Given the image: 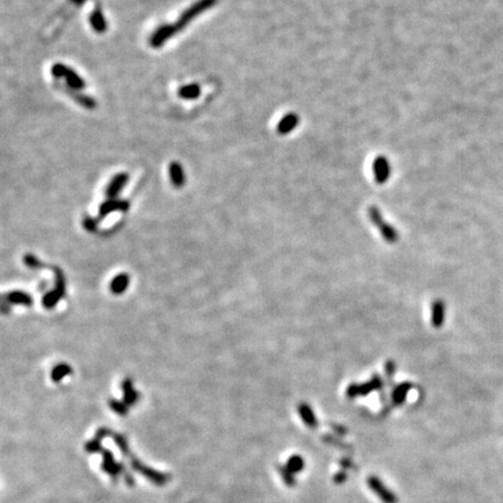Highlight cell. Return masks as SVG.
I'll use <instances>...</instances> for the list:
<instances>
[{"label": "cell", "mask_w": 503, "mask_h": 503, "mask_svg": "<svg viewBox=\"0 0 503 503\" xmlns=\"http://www.w3.org/2000/svg\"><path fill=\"white\" fill-rule=\"evenodd\" d=\"M50 73L52 75V77L56 79L64 78L65 82H67L68 88L76 90V91H82V90L86 88L85 80H84L74 69L68 67V65H64L62 63H55L51 67Z\"/></svg>", "instance_id": "6da1fadb"}, {"label": "cell", "mask_w": 503, "mask_h": 503, "mask_svg": "<svg viewBox=\"0 0 503 503\" xmlns=\"http://www.w3.org/2000/svg\"><path fill=\"white\" fill-rule=\"evenodd\" d=\"M217 1H218V0H198L197 2L192 4L190 7L186 8L185 11L179 15V18L177 19L176 23L174 24L175 25L177 32L179 33L181 30L184 29L194 19H196L198 15L204 13L205 11H207V9L216 5Z\"/></svg>", "instance_id": "7a4b0ae2"}, {"label": "cell", "mask_w": 503, "mask_h": 503, "mask_svg": "<svg viewBox=\"0 0 503 503\" xmlns=\"http://www.w3.org/2000/svg\"><path fill=\"white\" fill-rule=\"evenodd\" d=\"M368 487L383 503H397V498L391 490L375 475H371L367 480Z\"/></svg>", "instance_id": "3957f363"}, {"label": "cell", "mask_w": 503, "mask_h": 503, "mask_svg": "<svg viewBox=\"0 0 503 503\" xmlns=\"http://www.w3.org/2000/svg\"><path fill=\"white\" fill-rule=\"evenodd\" d=\"M177 32L175 25H162L156 30L151 34V39H149V43L153 48H161L164 43H166L168 40H170L172 37L175 35Z\"/></svg>", "instance_id": "277c9868"}, {"label": "cell", "mask_w": 503, "mask_h": 503, "mask_svg": "<svg viewBox=\"0 0 503 503\" xmlns=\"http://www.w3.org/2000/svg\"><path fill=\"white\" fill-rule=\"evenodd\" d=\"M373 172H374V178L377 183L378 184L386 183L391 174L390 163L388 158L386 156H382V155L375 157L374 162H373Z\"/></svg>", "instance_id": "5b68a950"}, {"label": "cell", "mask_w": 503, "mask_h": 503, "mask_svg": "<svg viewBox=\"0 0 503 503\" xmlns=\"http://www.w3.org/2000/svg\"><path fill=\"white\" fill-rule=\"evenodd\" d=\"M129 207V203L127 201L118 200V198H108L99 206V219L105 218L107 214L113 211H127Z\"/></svg>", "instance_id": "8992f818"}, {"label": "cell", "mask_w": 503, "mask_h": 503, "mask_svg": "<svg viewBox=\"0 0 503 503\" xmlns=\"http://www.w3.org/2000/svg\"><path fill=\"white\" fill-rule=\"evenodd\" d=\"M128 182V174L127 173H119L112 177V179L108 183L106 188V196L108 198H117V196L120 194L124 186Z\"/></svg>", "instance_id": "52a82bcc"}, {"label": "cell", "mask_w": 503, "mask_h": 503, "mask_svg": "<svg viewBox=\"0 0 503 503\" xmlns=\"http://www.w3.org/2000/svg\"><path fill=\"white\" fill-rule=\"evenodd\" d=\"M64 91L73 101H75L76 104L80 105V106L86 108V110H95V108L97 107V101H96V99L90 97L88 95H84L82 91H76V90L68 88V86H65Z\"/></svg>", "instance_id": "ba28073f"}, {"label": "cell", "mask_w": 503, "mask_h": 503, "mask_svg": "<svg viewBox=\"0 0 503 503\" xmlns=\"http://www.w3.org/2000/svg\"><path fill=\"white\" fill-rule=\"evenodd\" d=\"M298 124H300V117L297 116L296 113H288L282 118L281 120L278 121L277 126H276V130H277L278 134L285 135L291 133L293 130L296 128Z\"/></svg>", "instance_id": "9c48e42d"}, {"label": "cell", "mask_w": 503, "mask_h": 503, "mask_svg": "<svg viewBox=\"0 0 503 503\" xmlns=\"http://www.w3.org/2000/svg\"><path fill=\"white\" fill-rule=\"evenodd\" d=\"M369 217H371V219L377 225H378L382 229V233H384V235H386V238L388 239V240H391L394 241L396 239V232L394 231L393 227H390V226H388L386 223L383 222V219H382L381 214L380 212H378V210L377 209V207H371L369 209Z\"/></svg>", "instance_id": "30bf717a"}, {"label": "cell", "mask_w": 503, "mask_h": 503, "mask_svg": "<svg viewBox=\"0 0 503 503\" xmlns=\"http://www.w3.org/2000/svg\"><path fill=\"white\" fill-rule=\"evenodd\" d=\"M169 176L173 185L177 189H181L185 184V174L182 164L174 161L169 164Z\"/></svg>", "instance_id": "8fae6325"}, {"label": "cell", "mask_w": 503, "mask_h": 503, "mask_svg": "<svg viewBox=\"0 0 503 503\" xmlns=\"http://www.w3.org/2000/svg\"><path fill=\"white\" fill-rule=\"evenodd\" d=\"M89 23L91 25L92 29L98 34H104L107 30V21L102 14L101 9H93L89 17Z\"/></svg>", "instance_id": "7c38bea8"}, {"label": "cell", "mask_w": 503, "mask_h": 503, "mask_svg": "<svg viewBox=\"0 0 503 503\" xmlns=\"http://www.w3.org/2000/svg\"><path fill=\"white\" fill-rule=\"evenodd\" d=\"M201 86L198 84L192 83V84H186V85H183L178 89V97L182 99H185V101H194V99H197L201 96Z\"/></svg>", "instance_id": "4fadbf2b"}, {"label": "cell", "mask_w": 503, "mask_h": 503, "mask_svg": "<svg viewBox=\"0 0 503 503\" xmlns=\"http://www.w3.org/2000/svg\"><path fill=\"white\" fill-rule=\"evenodd\" d=\"M6 301L12 304H24V305H32L33 300L29 295L24 291H12L5 295Z\"/></svg>", "instance_id": "5bb4252c"}, {"label": "cell", "mask_w": 503, "mask_h": 503, "mask_svg": "<svg viewBox=\"0 0 503 503\" xmlns=\"http://www.w3.org/2000/svg\"><path fill=\"white\" fill-rule=\"evenodd\" d=\"M128 283H129V278L126 274L118 275L113 279H112V282L110 284L111 291L116 295L123 294L124 291L127 289V287H128Z\"/></svg>", "instance_id": "9a60e30c"}, {"label": "cell", "mask_w": 503, "mask_h": 503, "mask_svg": "<svg viewBox=\"0 0 503 503\" xmlns=\"http://www.w3.org/2000/svg\"><path fill=\"white\" fill-rule=\"evenodd\" d=\"M445 305L442 301H436L432 306V324L434 327H440L444 323Z\"/></svg>", "instance_id": "2e32d148"}, {"label": "cell", "mask_w": 503, "mask_h": 503, "mask_svg": "<svg viewBox=\"0 0 503 503\" xmlns=\"http://www.w3.org/2000/svg\"><path fill=\"white\" fill-rule=\"evenodd\" d=\"M300 414H301V417H302V419L304 421V423H305L306 425H309L310 428H316L317 427V419L315 417V414H313V411L311 410V408H310L309 405L306 404H302L300 406Z\"/></svg>", "instance_id": "e0dca14e"}, {"label": "cell", "mask_w": 503, "mask_h": 503, "mask_svg": "<svg viewBox=\"0 0 503 503\" xmlns=\"http://www.w3.org/2000/svg\"><path fill=\"white\" fill-rule=\"evenodd\" d=\"M123 389H124V397H125V402L127 404H134L138 400V393L133 389L132 381L125 380L123 382Z\"/></svg>", "instance_id": "ac0fdd59"}, {"label": "cell", "mask_w": 503, "mask_h": 503, "mask_svg": "<svg viewBox=\"0 0 503 503\" xmlns=\"http://www.w3.org/2000/svg\"><path fill=\"white\" fill-rule=\"evenodd\" d=\"M304 465L305 464H304V459L302 458V456L295 454L288 459L287 464H285V467H287L293 474H296V473H300V472L303 471Z\"/></svg>", "instance_id": "d6986e66"}, {"label": "cell", "mask_w": 503, "mask_h": 503, "mask_svg": "<svg viewBox=\"0 0 503 503\" xmlns=\"http://www.w3.org/2000/svg\"><path fill=\"white\" fill-rule=\"evenodd\" d=\"M70 374H71L70 366H68L67 363H61V365H57L54 369H52L51 378H52V381L58 382V381H61L63 377H67V375H70Z\"/></svg>", "instance_id": "ffe728a7"}, {"label": "cell", "mask_w": 503, "mask_h": 503, "mask_svg": "<svg viewBox=\"0 0 503 503\" xmlns=\"http://www.w3.org/2000/svg\"><path fill=\"white\" fill-rule=\"evenodd\" d=\"M61 298H62L61 295L54 289L52 291H49V293H47L45 295V297H43V300H42V303H43V305L47 307V309H52L56 304L60 302Z\"/></svg>", "instance_id": "44dd1931"}, {"label": "cell", "mask_w": 503, "mask_h": 503, "mask_svg": "<svg viewBox=\"0 0 503 503\" xmlns=\"http://www.w3.org/2000/svg\"><path fill=\"white\" fill-rule=\"evenodd\" d=\"M278 472H279V474H281L282 480L284 481V483L287 484L288 487H294L295 486V483H296V480H295L294 474L291 473V472L289 471L287 467H285V465L284 466H278Z\"/></svg>", "instance_id": "7402d4cb"}, {"label": "cell", "mask_w": 503, "mask_h": 503, "mask_svg": "<svg viewBox=\"0 0 503 503\" xmlns=\"http://www.w3.org/2000/svg\"><path fill=\"white\" fill-rule=\"evenodd\" d=\"M410 388H411V386H410L409 383H404L397 388V389L395 390V393H394V402L397 403V404H401V403L404 402L405 396H406V394H408Z\"/></svg>", "instance_id": "603a6c76"}, {"label": "cell", "mask_w": 503, "mask_h": 503, "mask_svg": "<svg viewBox=\"0 0 503 503\" xmlns=\"http://www.w3.org/2000/svg\"><path fill=\"white\" fill-rule=\"evenodd\" d=\"M24 262L25 265L29 267V268L32 269H36V268H41V267H43V265L41 263V261L37 260L35 256L34 255H30V254H28V255H26L24 257Z\"/></svg>", "instance_id": "cb8c5ba5"}, {"label": "cell", "mask_w": 503, "mask_h": 503, "mask_svg": "<svg viewBox=\"0 0 503 503\" xmlns=\"http://www.w3.org/2000/svg\"><path fill=\"white\" fill-rule=\"evenodd\" d=\"M83 226L85 227V229H88L89 232H95L96 229H97L98 220L92 218V217L90 216H86L83 220Z\"/></svg>", "instance_id": "d4e9b609"}, {"label": "cell", "mask_w": 503, "mask_h": 503, "mask_svg": "<svg viewBox=\"0 0 503 503\" xmlns=\"http://www.w3.org/2000/svg\"><path fill=\"white\" fill-rule=\"evenodd\" d=\"M110 404L112 408L114 409V411H117L118 414H126V405L125 403L119 402V401H111Z\"/></svg>", "instance_id": "484cf974"}, {"label": "cell", "mask_w": 503, "mask_h": 503, "mask_svg": "<svg viewBox=\"0 0 503 503\" xmlns=\"http://www.w3.org/2000/svg\"><path fill=\"white\" fill-rule=\"evenodd\" d=\"M345 480H346V474L343 473V472H340V473H338L334 477V481L337 483H343Z\"/></svg>", "instance_id": "4316f807"}, {"label": "cell", "mask_w": 503, "mask_h": 503, "mask_svg": "<svg viewBox=\"0 0 503 503\" xmlns=\"http://www.w3.org/2000/svg\"><path fill=\"white\" fill-rule=\"evenodd\" d=\"M74 2H76V4H82V2L85 1V0H73Z\"/></svg>", "instance_id": "83f0119b"}]
</instances>
